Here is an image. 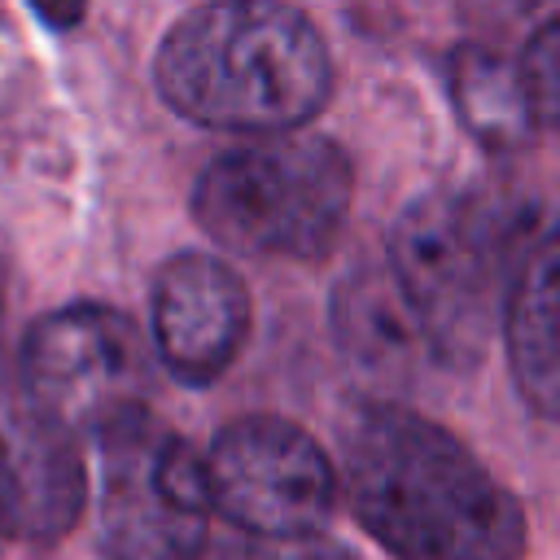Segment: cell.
<instances>
[{
    "mask_svg": "<svg viewBox=\"0 0 560 560\" xmlns=\"http://www.w3.org/2000/svg\"><path fill=\"white\" fill-rule=\"evenodd\" d=\"M346 494L398 560H521L525 512L442 424L381 402L346 433Z\"/></svg>",
    "mask_w": 560,
    "mask_h": 560,
    "instance_id": "cell-1",
    "label": "cell"
},
{
    "mask_svg": "<svg viewBox=\"0 0 560 560\" xmlns=\"http://www.w3.org/2000/svg\"><path fill=\"white\" fill-rule=\"evenodd\" d=\"M153 83L201 127L289 136L324 109L332 57L315 22L289 4H201L166 31Z\"/></svg>",
    "mask_w": 560,
    "mask_h": 560,
    "instance_id": "cell-2",
    "label": "cell"
},
{
    "mask_svg": "<svg viewBox=\"0 0 560 560\" xmlns=\"http://www.w3.org/2000/svg\"><path fill=\"white\" fill-rule=\"evenodd\" d=\"M350 158L319 136H271L214 158L192 214L206 236L254 258H319L346 228Z\"/></svg>",
    "mask_w": 560,
    "mask_h": 560,
    "instance_id": "cell-3",
    "label": "cell"
},
{
    "mask_svg": "<svg viewBox=\"0 0 560 560\" xmlns=\"http://www.w3.org/2000/svg\"><path fill=\"white\" fill-rule=\"evenodd\" d=\"M389 276L407 298L424 346L451 368H472L508 306L503 228L494 210L468 192L416 197L394 219Z\"/></svg>",
    "mask_w": 560,
    "mask_h": 560,
    "instance_id": "cell-4",
    "label": "cell"
},
{
    "mask_svg": "<svg viewBox=\"0 0 560 560\" xmlns=\"http://www.w3.org/2000/svg\"><path fill=\"white\" fill-rule=\"evenodd\" d=\"M101 534L114 560H197L210 542V481L175 429L144 411L101 438Z\"/></svg>",
    "mask_w": 560,
    "mask_h": 560,
    "instance_id": "cell-5",
    "label": "cell"
},
{
    "mask_svg": "<svg viewBox=\"0 0 560 560\" xmlns=\"http://www.w3.org/2000/svg\"><path fill=\"white\" fill-rule=\"evenodd\" d=\"M26 407L66 433L101 438L131 411H144L149 354L127 315L109 306H66L31 324L18 350Z\"/></svg>",
    "mask_w": 560,
    "mask_h": 560,
    "instance_id": "cell-6",
    "label": "cell"
},
{
    "mask_svg": "<svg viewBox=\"0 0 560 560\" xmlns=\"http://www.w3.org/2000/svg\"><path fill=\"white\" fill-rule=\"evenodd\" d=\"M210 503L254 538H315L337 499L324 446L276 416H245L206 451Z\"/></svg>",
    "mask_w": 560,
    "mask_h": 560,
    "instance_id": "cell-7",
    "label": "cell"
},
{
    "mask_svg": "<svg viewBox=\"0 0 560 560\" xmlns=\"http://www.w3.org/2000/svg\"><path fill=\"white\" fill-rule=\"evenodd\" d=\"M249 332V293L214 254H175L153 276V341L171 376L210 385Z\"/></svg>",
    "mask_w": 560,
    "mask_h": 560,
    "instance_id": "cell-8",
    "label": "cell"
},
{
    "mask_svg": "<svg viewBox=\"0 0 560 560\" xmlns=\"http://www.w3.org/2000/svg\"><path fill=\"white\" fill-rule=\"evenodd\" d=\"M0 451L13 490V538L26 542L61 538L79 521L88 490L79 438L22 402L0 429Z\"/></svg>",
    "mask_w": 560,
    "mask_h": 560,
    "instance_id": "cell-9",
    "label": "cell"
},
{
    "mask_svg": "<svg viewBox=\"0 0 560 560\" xmlns=\"http://www.w3.org/2000/svg\"><path fill=\"white\" fill-rule=\"evenodd\" d=\"M503 337L525 402L542 416H560V232L542 236L516 267Z\"/></svg>",
    "mask_w": 560,
    "mask_h": 560,
    "instance_id": "cell-10",
    "label": "cell"
},
{
    "mask_svg": "<svg viewBox=\"0 0 560 560\" xmlns=\"http://www.w3.org/2000/svg\"><path fill=\"white\" fill-rule=\"evenodd\" d=\"M332 328L341 350L363 372H394L416 354V346H424V332L407 298L398 293L394 276H376V271H354L337 289Z\"/></svg>",
    "mask_w": 560,
    "mask_h": 560,
    "instance_id": "cell-11",
    "label": "cell"
},
{
    "mask_svg": "<svg viewBox=\"0 0 560 560\" xmlns=\"http://www.w3.org/2000/svg\"><path fill=\"white\" fill-rule=\"evenodd\" d=\"M446 83H451V101H455L459 122L481 144H490V149H516V144H525L538 131L534 118H529V105H525L516 66L508 57H499L494 48H481V44L455 48L451 70H446Z\"/></svg>",
    "mask_w": 560,
    "mask_h": 560,
    "instance_id": "cell-12",
    "label": "cell"
},
{
    "mask_svg": "<svg viewBox=\"0 0 560 560\" xmlns=\"http://www.w3.org/2000/svg\"><path fill=\"white\" fill-rule=\"evenodd\" d=\"M516 79L538 131H560V18L542 22L516 61Z\"/></svg>",
    "mask_w": 560,
    "mask_h": 560,
    "instance_id": "cell-13",
    "label": "cell"
},
{
    "mask_svg": "<svg viewBox=\"0 0 560 560\" xmlns=\"http://www.w3.org/2000/svg\"><path fill=\"white\" fill-rule=\"evenodd\" d=\"M197 560H293V551L254 534H236V538H210Z\"/></svg>",
    "mask_w": 560,
    "mask_h": 560,
    "instance_id": "cell-14",
    "label": "cell"
},
{
    "mask_svg": "<svg viewBox=\"0 0 560 560\" xmlns=\"http://www.w3.org/2000/svg\"><path fill=\"white\" fill-rule=\"evenodd\" d=\"M13 372H18V359H13V328H9V276L0 262V389L9 385Z\"/></svg>",
    "mask_w": 560,
    "mask_h": 560,
    "instance_id": "cell-15",
    "label": "cell"
},
{
    "mask_svg": "<svg viewBox=\"0 0 560 560\" xmlns=\"http://www.w3.org/2000/svg\"><path fill=\"white\" fill-rule=\"evenodd\" d=\"M293 560H354L346 547H337V542H324V538H302L298 547H293Z\"/></svg>",
    "mask_w": 560,
    "mask_h": 560,
    "instance_id": "cell-16",
    "label": "cell"
},
{
    "mask_svg": "<svg viewBox=\"0 0 560 560\" xmlns=\"http://www.w3.org/2000/svg\"><path fill=\"white\" fill-rule=\"evenodd\" d=\"M13 538V490H9V468H4V451H0V547Z\"/></svg>",
    "mask_w": 560,
    "mask_h": 560,
    "instance_id": "cell-17",
    "label": "cell"
}]
</instances>
